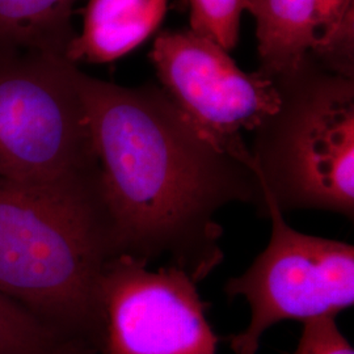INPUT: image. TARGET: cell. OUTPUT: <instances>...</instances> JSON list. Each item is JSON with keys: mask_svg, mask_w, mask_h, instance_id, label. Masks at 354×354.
Returning <instances> with one entry per match:
<instances>
[{"mask_svg": "<svg viewBox=\"0 0 354 354\" xmlns=\"http://www.w3.org/2000/svg\"><path fill=\"white\" fill-rule=\"evenodd\" d=\"M113 257H160L201 282L223 261L215 215L230 203L266 213L252 168L207 140L158 86L124 87L77 71Z\"/></svg>", "mask_w": 354, "mask_h": 354, "instance_id": "1", "label": "cell"}, {"mask_svg": "<svg viewBox=\"0 0 354 354\" xmlns=\"http://www.w3.org/2000/svg\"><path fill=\"white\" fill-rule=\"evenodd\" d=\"M79 67L64 57L0 59V193L62 203L109 241L102 176Z\"/></svg>", "mask_w": 354, "mask_h": 354, "instance_id": "2", "label": "cell"}, {"mask_svg": "<svg viewBox=\"0 0 354 354\" xmlns=\"http://www.w3.org/2000/svg\"><path fill=\"white\" fill-rule=\"evenodd\" d=\"M112 259L102 228L48 198L0 193V295L57 336L102 354V266Z\"/></svg>", "mask_w": 354, "mask_h": 354, "instance_id": "3", "label": "cell"}, {"mask_svg": "<svg viewBox=\"0 0 354 354\" xmlns=\"http://www.w3.org/2000/svg\"><path fill=\"white\" fill-rule=\"evenodd\" d=\"M279 105L257 125L254 175L279 210L353 219L354 76L306 64L272 76Z\"/></svg>", "mask_w": 354, "mask_h": 354, "instance_id": "4", "label": "cell"}, {"mask_svg": "<svg viewBox=\"0 0 354 354\" xmlns=\"http://www.w3.org/2000/svg\"><path fill=\"white\" fill-rule=\"evenodd\" d=\"M263 192L272 221L269 244L225 286L227 297H243L251 308L248 327L230 337L235 354H257L263 335L279 322L337 317L354 304L353 245L294 230Z\"/></svg>", "mask_w": 354, "mask_h": 354, "instance_id": "5", "label": "cell"}, {"mask_svg": "<svg viewBox=\"0 0 354 354\" xmlns=\"http://www.w3.org/2000/svg\"><path fill=\"white\" fill-rule=\"evenodd\" d=\"M151 61L165 93L207 140L252 167L243 138L279 105L272 77L244 73L213 41L192 30L163 32Z\"/></svg>", "mask_w": 354, "mask_h": 354, "instance_id": "6", "label": "cell"}, {"mask_svg": "<svg viewBox=\"0 0 354 354\" xmlns=\"http://www.w3.org/2000/svg\"><path fill=\"white\" fill-rule=\"evenodd\" d=\"M100 295L102 354H216L209 304L177 266L150 270L145 260L115 256L102 266Z\"/></svg>", "mask_w": 354, "mask_h": 354, "instance_id": "7", "label": "cell"}, {"mask_svg": "<svg viewBox=\"0 0 354 354\" xmlns=\"http://www.w3.org/2000/svg\"><path fill=\"white\" fill-rule=\"evenodd\" d=\"M256 23L259 73L301 64L354 76V0H244Z\"/></svg>", "mask_w": 354, "mask_h": 354, "instance_id": "8", "label": "cell"}, {"mask_svg": "<svg viewBox=\"0 0 354 354\" xmlns=\"http://www.w3.org/2000/svg\"><path fill=\"white\" fill-rule=\"evenodd\" d=\"M167 7L168 0H88L66 58L76 66L112 64L151 36Z\"/></svg>", "mask_w": 354, "mask_h": 354, "instance_id": "9", "label": "cell"}, {"mask_svg": "<svg viewBox=\"0 0 354 354\" xmlns=\"http://www.w3.org/2000/svg\"><path fill=\"white\" fill-rule=\"evenodd\" d=\"M80 0H0V59L21 54L66 58ZM67 59V58H66Z\"/></svg>", "mask_w": 354, "mask_h": 354, "instance_id": "10", "label": "cell"}, {"mask_svg": "<svg viewBox=\"0 0 354 354\" xmlns=\"http://www.w3.org/2000/svg\"><path fill=\"white\" fill-rule=\"evenodd\" d=\"M0 354H92L64 342L11 299L0 295Z\"/></svg>", "mask_w": 354, "mask_h": 354, "instance_id": "11", "label": "cell"}, {"mask_svg": "<svg viewBox=\"0 0 354 354\" xmlns=\"http://www.w3.org/2000/svg\"><path fill=\"white\" fill-rule=\"evenodd\" d=\"M190 30L207 38L226 51L239 41L244 0H188Z\"/></svg>", "mask_w": 354, "mask_h": 354, "instance_id": "12", "label": "cell"}, {"mask_svg": "<svg viewBox=\"0 0 354 354\" xmlns=\"http://www.w3.org/2000/svg\"><path fill=\"white\" fill-rule=\"evenodd\" d=\"M294 354H354L342 335L336 317H320L304 322V330Z\"/></svg>", "mask_w": 354, "mask_h": 354, "instance_id": "13", "label": "cell"}]
</instances>
